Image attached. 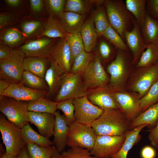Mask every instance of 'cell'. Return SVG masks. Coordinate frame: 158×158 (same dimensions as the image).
Instances as JSON below:
<instances>
[{"label": "cell", "mask_w": 158, "mask_h": 158, "mask_svg": "<svg viewBox=\"0 0 158 158\" xmlns=\"http://www.w3.org/2000/svg\"><path fill=\"white\" fill-rule=\"evenodd\" d=\"M66 0H47L45 1L46 6L51 16H59L64 11Z\"/></svg>", "instance_id": "obj_45"}, {"label": "cell", "mask_w": 158, "mask_h": 158, "mask_svg": "<svg viewBox=\"0 0 158 158\" xmlns=\"http://www.w3.org/2000/svg\"><path fill=\"white\" fill-rule=\"evenodd\" d=\"M80 33L85 51L90 52L94 48L98 37L92 17L85 21Z\"/></svg>", "instance_id": "obj_26"}, {"label": "cell", "mask_w": 158, "mask_h": 158, "mask_svg": "<svg viewBox=\"0 0 158 158\" xmlns=\"http://www.w3.org/2000/svg\"><path fill=\"white\" fill-rule=\"evenodd\" d=\"M61 158H94L88 150L78 147H71L61 154Z\"/></svg>", "instance_id": "obj_44"}, {"label": "cell", "mask_w": 158, "mask_h": 158, "mask_svg": "<svg viewBox=\"0 0 158 158\" xmlns=\"http://www.w3.org/2000/svg\"><path fill=\"white\" fill-rule=\"evenodd\" d=\"M30 7L32 10L34 12L41 11L43 8V3L41 0H30Z\"/></svg>", "instance_id": "obj_52"}, {"label": "cell", "mask_w": 158, "mask_h": 158, "mask_svg": "<svg viewBox=\"0 0 158 158\" xmlns=\"http://www.w3.org/2000/svg\"><path fill=\"white\" fill-rule=\"evenodd\" d=\"M0 131L5 152L18 156L26 145L21 129L8 121L2 114L0 116Z\"/></svg>", "instance_id": "obj_6"}, {"label": "cell", "mask_w": 158, "mask_h": 158, "mask_svg": "<svg viewBox=\"0 0 158 158\" xmlns=\"http://www.w3.org/2000/svg\"><path fill=\"white\" fill-rule=\"evenodd\" d=\"M18 158H30L28 155L26 146L22 150L18 156Z\"/></svg>", "instance_id": "obj_55"}, {"label": "cell", "mask_w": 158, "mask_h": 158, "mask_svg": "<svg viewBox=\"0 0 158 158\" xmlns=\"http://www.w3.org/2000/svg\"><path fill=\"white\" fill-rule=\"evenodd\" d=\"M55 123L54 130L53 142L57 151L61 154L67 145V134L69 128L66 118L59 111L54 114Z\"/></svg>", "instance_id": "obj_20"}, {"label": "cell", "mask_w": 158, "mask_h": 158, "mask_svg": "<svg viewBox=\"0 0 158 158\" xmlns=\"http://www.w3.org/2000/svg\"><path fill=\"white\" fill-rule=\"evenodd\" d=\"M125 139L123 136L97 135L90 152L96 158L109 157L121 149Z\"/></svg>", "instance_id": "obj_12"}, {"label": "cell", "mask_w": 158, "mask_h": 158, "mask_svg": "<svg viewBox=\"0 0 158 158\" xmlns=\"http://www.w3.org/2000/svg\"><path fill=\"white\" fill-rule=\"evenodd\" d=\"M140 28L146 44L158 45V21L153 18L147 11L144 23Z\"/></svg>", "instance_id": "obj_25"}, {"label": "cell", "mask_w": 158, "mask_h": 158, "mask_svg": "<svg viewBox=\"0 0 158 158\" xmlns=\"http://www.w3.org/2000/svg\"><path fill=\"white\" fill-rule=\"evenodd\" d=\"M43 37L30 41L20 49L26 57H39L48 59L50 51L54 44L53 40Z\"/></svg>", "instance_id": "obj_19"}, {"label": "cell", "mask_w": 158, "mask_h": 158, "mask_svg": "<svg viewBox=\"0 0 158 158\" xmlns=\"http://www.w3.org/2000/svg\"><path fill=\"white\" fill-rule=\"evenodd\" d=\"M158 63V45L148 44L142 53L135 68L148 66Z\"/></svg>", "instance_id": "obj_35"}, {"label": "cell", "mask_w": 158, "mask_h": 158, "mask_svg": "<svg viewBox=\"0 0 158 158\" xmlns=\"http://www.w3.org/2000/svg\"><path fill=\"white\" fill-rule=\"evenodd\" d=\"M74 99H70L57 103V109L63 113L68 126L75 121V108L73 102Z\"/></svg>", "instance_id": "obj_42"}, {"label": "cell", "mask_w": 158, "mask_h": 158, "mask_svg": "<svg viewBox=\"0 0 158 158\" xmlns=\"http://www.w3.org/2000/svg\"><path fill=\"white\" fill-rule=\"evenodd\" d=\"M5 1L8 5L12 7L17 6L20 4L21 2V1L20 0H6Z\"/></svg>", "instance_id": "obj_54"}, {"label": "cell", "mask_w": 158, "mask_h": 158, "mask_svg": "<svg viewBox=\"0 0 158 158\" xmlns=\"http://www.w3.org/2000/svg\"><path fill=\"white\" fill-rule=\"evenodd\" d=\"M48 92L32 89L21 83L11 84L5 91L4 95L18 100L29 102L41 97H46Z\"/></svg>", "instance_id": "obj_17"}, {"label": "cell", "mask_w": 158, "mask_h": 158, "mask_svg": "<svg viewBox=\"0 0 158 158\" xmlns=\"http://www.w3.org/2000/svg\"><path fill=\"white\" fill-rule=\"evenodd\" d=\"M101 39L98 44L97 55L104 61H109L115 52V49H117L116 47L107 40L104 39Z\"/></svg>", "instance_id": "obj_43"}, {"label": "cell", "mask_w": 158, "mask_h": 158, "mask_svg": "<svg viewBox=\"0 0 158 158\" xmlns=\"http://www.w3.org/2000/svg\"><path fill=\"white\" fill-rule=\"evenodd\" d=\"M130 51L118 49L114 59L107 67V71L110 75L108 86L114 91L126 90L127 82L134 66Z\"/></svg>", "instance_id": "obj_2"}, {"label": "cell", "mask_w": 158, "mask_h": 158, "mask_svg": "<svg viewBox=\"0 0 158 158\" xmlns=\"http://www.w3.org/2000/svg\"><path fill=\"white\" fill-rule=\"evenodd\" d=\"M87 96L89 101L103 110L119 109L114 97L113 91L109 86L90 90Z\"/></svg>", "instance_id": "obj_16"}, {"label": "cell", "mask_w": 158, "mask_h": 158, "mask_svg": "<svg viewBox=\"0 0 158 158\" xmlns=\"http://www.w3.org/2000/svg\"><path fill=\"white\" fill-rule=\"evenodd\" d=\"M0 39L11 48L20 44L24 38L23 34L18 30L12 28L6 30L1 34Z\"/></svg>", "instance_id": "obj_39"}, {"label": "cell", "mask_w": 158, "mask_h": 158, "mask_svg": "<svg viewBox=\"0 0 158 158\" xmlns=\"http://www.w3.org/2000/svg\"><path fill=\"white\" fill-rule=\"evenodd\" d=\"M85 89L87 91L107 85L109 79L99 57L96 55L82 73Z\"/></svg>", "instance_id": "obj_10"}, {"label": "cell", "mask_w": 158, "mask_h": 158, "mask_svg": "<svg viewBox=\"0 0 158 158\" xmlns=\"http://www.w3.org/2000/svg\"><path fill=\"white\" fill-rule=\"evenodd\" d=\"M147 126L146 124H142L127 131L125 135L124 142L120 150L109 157L111 158H127L129 151L140 140L141 136L140 132L143 128Z\"/></svg>", "instance_id": "obj_23"}, {"label": "cell", "mask_w": 158, "mask_h": 158, "mask_svg": "<svg viewBox=\"0 0 158 158\" xmlns=\"http://www.w3.org/2000/svg\"><path fill=\"white\" fill-rule=\"evenodd\" d=\"M21 134L26 143H32L43 147L54 145L53 142L49 138L39 134L34 130L29 123L21 128Z\"/></svg>", "instance_id": "obj_29"}, {"label": "cell", "mask_w": 158, "mask_h": 158, "mask_svg": "<svg viewBox=\"0 0 158 158\" xmlns=\"http://www.w3.org/2000/svg\"><path fill=\"white\" fill-rule=\"evenodd\" d=\"M11 84L4 80L0 79V100H1L5 96V91Z\"/></svg>", "instance_id": "obj_53"}, {"label": "cell", "mask_w": 158, "mask_h": 158, "mask_svg": "<svg viewBox=\"0 0 158 158\" xmlns=\"http://www.w3.org/2000/svg\"><path fill=\"white\" fill-rule=\"evenodd\" d=\"M66 38L71 53L72 67L76 57L85 51L84 46L80 32L68 34Z\"/></svg>", "instance_id": "obj_37"}, {"label": "cell", "mask_w": 158, "mask_h": 158, "mask_svg": "<svg viewBox=\"0 0 158 158\" xmlns=\"http://www.w3.org/2000/svg\"><path fill=\"white\" fill-rule=\"evenodd\" d=\"M93 54L84 51L76 57L72 66L71 73H83L89 66L94 58Z\"/></svg>", "instance_id": "obj_38"}, {"label": "cell", "mask_w": 158, "mask_h": 158, "mask_svg": "<svg viewBox=\"0 0 158 158\" xmlns=\"http://www.w3.org/2000/svg\"><path fill=\"white\" fill-rule=\"evenodd\" d=\"M147 9L151 16L158 21V0H146Z\"/></svg>", "instance_id": "obj_47"}, {"label": "cell", "mask_w": 158, "mask_h": 158, "mask_svg": "<svg viewBox=\"0 0 158 158\" xmlns=\"http://www.w3.org/2000/svg\"><path fill=\"white\" fill-rule=\"evenodd\" d=\"M12 49L5 43L1 41L0 44V60L7 58L10 55Z\"/></svg>", "instance_id": "obj_50"}, {"label": "cell", "mask_w": 158, "mask_h": 158, "mask_svg": "<svg viewBox=\"0 0 158 158\" xmlns=\"http://www.w3.org/2000/svg\"><path fill=\"white\" fill-rule=\"evenodd\" d=\"M1 158H18V156L5 152L1 156Z\"/></svg>", "instance_id": "obj_56"}, {"label": "cell", "mask_w": 158, "mask_h": 158, "mask_svg": "<svg viewBox=\"0 0 158 158\" xmlns=\"http://www.w3.org/2000/svg\"><path fill=\"white\" fill-rule=\"evenodd\" d=\"M156 155L155 150L150 146L144 147L141 151V155L142 158H155Z\"/></svg>", "instance_id": "obj_49"}, {"label": "cell", "mask_w": 158, "mask_h": 158, "mask_svg": "<svg viewBox=\"0 0 158 158\" xmlns=\"http://www.w3.org/2000/svg\"><path fill=\"white\" fill-rule=\"evenodd\" d=\"M13 16L6 13H1L0 15V29H1L8 25L12 21Z\"/></svg>", "instance_id": "obj_51"}, {"label": "cell", "mask_w": 158, "mask_h": 158, "mask_svg": "<svg viewBox=\"0 0 158 158\" xmlns=\"http://www.w3.org/2000/svg\"><path fill=\"white\" fill-rule=\"evenodd\" d=\"M131 122L119 109L104 110L91 127L97 135L123 136L130 130Z\"/></svg>", "instance_id": "obj_1"}, {"label": "cell", "mask_w": 158, "mask_h": 158, "mask_svg": "<svg viewBox=\"0 0 158 158\" xmlns=\"http://www.w3.org/2000/svg\"><path fill=\"white\" fill-rule=\"evenodd\" d=\"M48 59L52 60L66 73L71 68V55L66 38H60L51 48Z\"/></svg>", "instance_id": "obj_15"}, {"label": "cell", "mask_w": 158, "mask_h": 158, "mask_svg": "<svg viewBox=\"0 0 158 158\" xmlns=\"http://www.w3.org/2000/svg\"><path fill=\"white\" fill-rule=\"evenodd\" d=\"M158 102V80L152 85L147 94L140 99L141 112Z\"/></svg>", "instance_id": "obj_41"}, {"label": "cell", "mask_w": 158, "mask_h": 158, "mask_svg": "<svg viewBox=\"0 0 158 158\" xmlns=\"http://www.w3.org/2000/svg\"><path fill=\"white\" fill-rule=\"evenodd\" d=\"M51 158H61V154L59 153L56 150Z\"/></svg>", "instance_id": "obj_57"}, {"label": "cell", "mask_w": 158, "mask_h": 158, "mask_svg": "<svg viewBox=\"0 0 158 158\" xmlns=\"http://www.w3.org/2000/svg\"><path fill=\"white\" fill-rule=\"evenodd\" d=\"M104 5L110 25L124 40V34L133 28L134 18L123 0H105Z\"/></svg>", "instance_id": "obj_3"}, {"label": "cell", "mask_w": 158, "mask_h": 158, "mask_svg": "<svg viewBox=\"0 0 158 158\" xmlns=\"http://www.w3.org/2000/svg\"><path fill=\"white\" fill-rule=\"evenodd\" d=\"M102 37L112 44L117 49L130 51L124 40L110 25L104 32Z\"/></svg>", "instance_id": "obj_40"}, {"label": "cell", "mask_w": 158, "mask_h": 158, "mask_svg": "<svg viewBox=\"0 0 158 158\" xmlns=\"http://www.w3.org/2000/svg\"><path fill=\"white\" fill-rule=\"evenodd\" d=\"M93 4L92 0H67L65 5L64 11L86 15L90 11Z\"/></svg>", "instance_id": "obj_36"}, {"label": "cell", "mask_w": 158, "mask_h": 158, "mask_svg": "<svg viewBox=\"0 0 158 158\" xmlns=\"http://www.w3.org/2000/svg\"><path fill=\"white\" fill-rule=\"evenodd\" d=\"M42 26V23L40 21L30 20L24 22L21 25V28L24 35L28 37L36 32Z\"/></svg>", "instance_id": "obj_46"}, {"label": "cell", "mask_w": 158, "mask_h": 158, "mask_svg": "<svg viewBox=\"0 0 158 158\" xmlns=\"http://www.w3.org/2000/svg\"><path fill=\"white\" fill-rule=\"evenodd\" d=\"M25 146L30 158H51L57 150L54 145L43 147L27 143Z\"/></svg>", "instance_id": "obj_34"}, {"label": "cell", "mask_w": 158, "mask_h": 158, "mask_svg": "<svg viewBox=\"0 0 158 158\" xmlns=\"http://www.w3.org/2000/svg\"><path fill=\"white\" fill-rule=\"evenodd\" d=\"M48 59L39 57H25L23 62L24 71L44 78L47 68Z\"/></svg>", "instance_id": "obj_27"}, {"label": "cell", "mask_w": 158, "mask_h": 158, "mask_svg": "<svg viewBox=\"0 0 158 158\" xmlns=\"http://www.w3.org/2000/svg\"><path fill=\"white\" fill-rule=\"evenodd\" d=\"M127 82L126 90L138 94L140 98L145 95L158 80V63L135 68Z\"/></svg>", "instance_id": "obj_4"}, {"label": "cell", "mask_w": 158, "mask_h": 158, "mask_svg": "<svg viewBox=\"0 0 158 158\" xmlns=\"http://www.w3.org/2000/svg\"><path fill=\"white\" fill-rule=\"evenodd\" d=\"M68 34L59 20L51 15L45 25L43 31L38 38L43 37L49 38H65L67 37Z\"/></svg>", "instance_id": "obj_28"}, {"label": "cell", "mask_w": 158, "mask_h": 158, "mask_svg": "<svg viewBox=\"0 0 158 158\" xmlns=\"http://www.w3.org/2000/svg\"><path fill=\"white\" fill-rule=\"evenodd\" d=\"M57 103L46 97H41L28 102V111L48 113L54 114L57 109Z\"/></svg>", "instance_id": "obj_31"}, {"label": "cell", "mask_w": 158, "mask_h": 158, "mask_svg": "<svg viewBox=\"0 0 158 158\" xmlns=\"http://www.w3.org/2000/svg\"><path fill=\"white\" fill-rule=\"evenodd\" d=\"M91 17L98 37H102L104 32L110 25L105 6L99 7Z\"/></svg>", "instance_id": "obj_33"}, {"label": "cell", "mask_w": 158, "mask_h": 158, "mask_svg": "<svg viewBox=\"0 0 158 158\" xmlns=\"http://www.w3.org/2000/svg\"><path fill=\"white\" fill-rule=\"evenodd\" d=\"M89 91L84 88L82 73H66L54 102L57 103L70 99L87 96Z\"/></svg>", "instance_id": "obj_8"}, {"label": "cell", "mask_w": 158, "mask_h": 158, "mask_svg": "<svg viewBox=\"0 0 158 158\" xmlns=\"http://www.w3.org/2000/svg\"><path fill=\"white\" fill-rule=\"evenodd\" d=\"M64 28L68 34L80 32L86 15H80L71 12L63 11L58 16Z\"/></svg>", "instance_id": "obj_22"}, {"label": "cell", "mask_w": 158, "mask_h": 158, "mask_svg": "<svg viewBox=\"0 0 158 158\" xmlns=\"http://www.w3.org/2000/svg\"><path fill=\"white\" fill-rule=\"evenodd\" d=\"M25 57L20 48L12 49L7 58L0 60V78L11 84L20 83Z\"/></svg>", "instance_id": "obj_5"}, {"label": "cell", "mask_w": 158, "mask_h": 158, "mask_svg": "<svg viewBox=\"0 0 158 158\" xmlns=\"http://www.w3.org/2000/svg\"><path fill=\"white\" fill-rule=\"evenodd\" d=\"M147 131L149 132L148 138L151 145L158 150V120L154 128Z\"/></svg>", "instance_id": "obj_48"}, {"label": "cell", "mask_w": 158, "mask_h": 158, "mask_svg": "<svg viewBox=\"0 0 158 158\" xmlns=\"http://www.w3.org/2000/svg\"><path fill=\"white\" fill-rule=\"evenodd\" d=\"M158 120V102L142 112L130 124V130L144 124L148 125L150 129L156 126Z\"/></svg>", "instance_id": "obj_24"}, {"label": "cell", "mask_w": 158, "mask_h": 158, "mask_svg": "<svg viewBox=\"0 0 158 158\" xmlns=\"http://www.w3.org/2000/svg\"><path fill=\"white\" fill-rule=\"evenodd\" d=\"M113 94L120 109L131 122L142 112L140 98L137 93L126 90L123 92L114 91Z\"/></svg>", "instance_id": "obj_13"}, {"label": "cell", "mask_w": 158, "mask_h": 158, "mask_svg": "<svg viewBox=\"0 0 158 158\" xmlns=\"http://www.w3.org/2000/svg\"><path fill=\"white\" fill-rule=\"evenodd\" d=\"M94 158H111L110 157H104V158H96L95 157H94Z\"/></svg>", "instance_id": "obj_58"}, {"label": "cell", "mask_w": 158, "mask_h": 158, "mask_svg": "<svg viewBox=\"0 0 158 158\" xmlns=\"http://www.w3.org/2000/svg\"><path fill=\"white\" fill-rule=\"evenodd\" d=\"M97 136L91 126L75 121L69 126L67 145L70 147H78L90 151L94 145Z\"/></svg>", "instance_id": "obj_9"}, {"label": "cell", "mask_w": 158, "mask_h": 158, "mask_svg": "<svg viewBox=\"0 0 158 158\" xmlns=\"http://www.w3.org/2000/svg\"><path fill=\"white\" fill-rule=\"evenodd\" d=\"M75 121L89 126L103 113L104 110L91 103L87 96L74 99Z\"/></svg>", "instance_id": "obj_11"}, {"label": "cell", "mask_w": 158, "mask_h": 158, "mask_svg": "<svg viewBox=\"0 0 158 158\" xmlns=\"http://www.w3.org/2000/svg\"><path fill=\"white\" fill-rule=\"evenodd\" d=\"M49 59L50 66L46 71L44 79L49 87L46 98L49 99L57 95L66 73L52 60Z\"/></svg>", "instance_id": "obj_21"}, {"label": "cell", "mask_w": 158, "mask_h": 158, "mask_svg": "<svg viewBox=\"0 0 158 158\" xmlns=\"http://www.w3.org/2000/svg\"><path fill=\"white\" fill-rule=\"evenodd\" d=\"M28 102L4 96L0 100V111L7 119L20 128L29 122Z\"/></svg>", "instance_id": "obj_7"}, {"label": "cell", "mask_w": 158, "mask_h": 158, "mask_svg": "<svg viewBox=\"0 0 158 158\" xmlns=\"http://www.w3.org/2000/svg\"><path fill=\"white\" fill-rule=\"evenodd\" d=\"M20 83L32 89L48 92L49 87L44 78L27 71L24 70Z\"/></svg>", "instance_id": "obj_32"}, {"label": "cell", "mask_w": 158, "mask_h": 158, "mask_svg": "<svg viewBox=\"0 0 158 158\" xmlns=\"http://www.w3.org/2000/svg\"><path fill=\"white\" fill-rule=\"evenodd\" d=\"M133 26L130 31H126L123 35L124 41L133 57V63L135 66L141 55L148 47L142 35L140 26L134 19Z\"/></svg>", "instance_id": "obj_14"}, {"label": "cell", "mask_w": 158, "mask_h": 158, "mask_svg": "<svg viewBox=\"0 0 158 158\" xmlns=\"http://www.w3.org/2000/svg\"><path fill=\"white\" fill-rule=\"evenodd\" d=\"M126 6L140 28L143 25L147 12L146 0H126Z\"/></svg>", "instance_id": "obj_30"}, {"label": "cell", "mask_w": 158, "mask_h": 158, "mask_svg": "<svg viewBox=\"0 0 158 158\" xmlns=\"http://www.w3.org/2000/svg\"><path fill=\"white\" fill-rule=\"evenodd\" d=\"M29 122L34 125L40 135L49 138L53 135L55 117L48 113L29 111Z\"/></svg>", "instance_id": "obj_18"}]
</instances>
